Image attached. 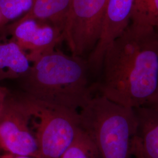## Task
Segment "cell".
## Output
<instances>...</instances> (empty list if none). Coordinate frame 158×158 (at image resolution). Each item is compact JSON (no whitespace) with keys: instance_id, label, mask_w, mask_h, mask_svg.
Returning <instances> with one entry per match:
<instances>
[{"instance_id":"1","label":"cell","mask_w":158,"mask_h":158,"mask_svg":"<svg viewBox=\"0 0 158 158\" xmlns=\"http://www.w3.org/2000/svg\"><path fill=\"white\" fill-rule=\"evenodd\" d=\"M96 93L127 107L145 106L158 84V32L131 23L108 47Z\"/></svg>"},{"instance_id":"2","label":"cell","mask_w":158,"mask_h":158,"mask_svg":"<svg viewBox=\"0 0 158 158\" xmlns=\"http://www.w3.org/2000/svg\"><path fill=\"white\" fill-rule=\"evenodd\" d=\"M85 58L55 49L36 59L18 82L21 91L35 100L79 111L97 94Z\"/></svg>"},{"instance_id":"3","label":"cell","mask_w":158,"mask_h":158,"mask_svg":"<svg viewBox=\"0 0 158 158\" xmlns=\"http://www.w3.org/2000/svg\"><path fill=\"white\" fill-rule=\"evenodd\" d=\"M79 113L80 128L90 138L98 158H131L138 126L134 109L96 94Z\"/></svg>"},{"instance_id":"4","label":"cell","mask_w":158,"mask_h":158,"mask_svg":"<svg viewBox=\"0 0 158 158\" xmlns=\"http://www.w3.org/2000/svg\"><path fill=\"white\" fill-rule=\"evenodd\" d=\"M17 93L32 115L38 158H60L79 132V111L38 101L21 91Z\"/></svg>"},{"instance_id":"5","label":"cell","mask_w":158,"mask_h":158,"mask_svg":"<svg viewBox=\"0 0 158 158\" xmlns=\"http://www.w3.org/2000/svg\"><path fill=\"white\" fill-rule=\"evenodd\" d=\"M108 0H72L63 40L73 56L90 54L102 35Z\"/></svg>"},{"instance_id":"6","label":"cell","mask_w":158,"mask_h":158,"mask_svg":"<svg viewBox=\"0 0 158 158\" xmlns=\"http://www.w3.org/2000/svg\"><path fill=\"white\" fill-rule=\"evenodd\" d=\"M32 115L17 92L11 91L0 114V150L13 155L38 158V148Z\"/></svg>"},{"instance_id":"7","label":"cell","mask_w":158,"mask_h":158,"mask_svg":"<svg viewBox=\"0 0 158 158\" xmlns=\"http://www.w3.org/2000/svg\"><path fill=\"white\" fill-rule=\"evenodd\" d=\"M3 34L15 41L31 62L56 49L63 40V32L53 25L34 18H21L4 27Z\"/></svg>"},{"instance_id":"8","label":"cell","mask_w":158,"mask_h":158,"mask_svg":"<svg viewBox=\"0 0 158 158\" xmlns=\"http://www.w3.org/2000/svg\"><path fill=\"white\" fill-rule=\"evenodd\" d=\"M132 0H108L100 40L87 59L91 72H100L108 47L129 26Z\"/></svg>"},{"instance_id":"9","label":"cell","mask_w":158,"mask_h":158,"mask_svg":"<svg viewBox=\"0 0 158 158\" xmlns=\"http://www.w3.org/2000/svg\"><path fill=\"white\" fill-rule=\"evenodd\" d=\"M31 63L15 41L4 35L0 36V82L22 79L28 73Z\"/></svg>"},{"instance_id":"10","label":"cell","mask_w":158,"mask_h":158,"mask_svg":"<svg viewBox=\"0 0 158 158\" xmlns=\"http://www.w3.org/2000/svg\"><path fill=\"white\" fill-rule=\"evenodd\" d=\"M134 110L142 153L145 158H158V111L145 106Z\"/></svg>"},{"instance_id":"11","label":"cell","mask_w":158,"mask_h":158,"mask_svg":"<svg viewBox=\"0 0 158 158\" xmlns=\"http://www.w3.org/2000/svg\"><path fill=\"white\" fill-rule=\"evenodd\" d=\"M72 0H34L31 10L23 16L49 23L63 29Z\"/></svg>"},{"instance_id":"12","label":"cell","mask_w":158,"mask_h":158,"mask_svg":"<svg viewBox=\"0 0 158 158\" xmlns=\"http://www.w3.org/2000/svg\"><path fill=\"white\" fill-rule=\"evenodd\" d=\"M60 158H98L90 138L80 128L72 145Z\"/></svg>"},{"instance_id":"13","label":"cell","mask_w":158,"mask_h":158,"mask_svg":"<svg viewBox=\"0 0 158 158\" xmlns=\"http://www.w3.org/2000/svg\"><path fill=\"white\" fill-rule=\"evenodd\" d=\"M34 2V0H0L1 27L27 14L32 8Z\"/></svg>"},{"instance_id":"14","label":"cell","mask_w":158,"mask_h":158,"mask_svg":"<svg viewBox=\"0 0 158 158\" xmlns=\"http://www.w3.org/2000/svg\"><path fill=\"white\" fill-rule=\"evenodd\" d=\"M152 4L153 0H132L130 15L131 23L152 27Z\"/></svg>"},{"instance_id":"15","label":"cell","mask_w":158,"mask_h":158,"mask_svg":"<svg viewBox=\"0 0 158 158\" xmlns=\"http://www.w3.org/2000/svg\"><path fill=\"white\" fill-rule=\"evenodd\" d=\"M132 156L135 158H145L142 151L138 136H136L134 141L132 147Z\"/></svg>"},{"instance_id":"16","label":"cell","mask_w":158,"mask_h":158,"mask_svg":"<svg viewBox=\"0 0 158 158\" xmlns=\"http://www.w3.org/2000/svg\"><path fill=\"white\" fill-rule=\"evenodd\" d=\"M145 107L152 108L158 111V84L154 94L151 97L150 100L148 102Z\"/></svg>"},{"instance_id":"17","label":"cell","mask_w":158,"mask_h":158,"mask_svg":"<svg viewBox=\"0 0 158 158\" xmlns=\"http://www.w3.org/2000/svg\"><path fill=\"white\" fill-rule=\"evenodd\" d=\"M152 27L158 31V0H153Z\"/></svg>"},{"instance_id":"18","label":"cell","mask_w":158,"mask_h":158,"mask_svg":"<svg viewBox=\"0 0 158 158\" xmlns=\"http://www.w3.org/2000/svg\"><path fill=\"white\" fill-rule=\"evenodd\" d=\"M10 92V90L8 88L0 85V114Z\"/></svg>"},{"instance_id":"19","label":"cell","mask_w":158,"mask_h":158,"mask_svg":"<svg viewBox=\"0 0 158 158\" xmlns=\"http://www.w3.org/2000/svg\"><path fill=\"white\" fill-rule=\"evenodd\" d=\"M0 158H35L31 156H20L13 155L8 153H4L2 155H0Z\"/></svg>"},{"instance_id":"20","label":"cell","mask_w":158,"mask_h":158,"mask_svg":"<svg viewBox=\"0 0 158 158\" xmlns=\"http://www.w3.org/2000/svg\"><path fill=\"white\" fill-rule=\"evenodd\" d=\"M0 27H1V15H0Z\"/></svg>"}]
</instances>
